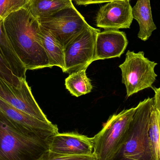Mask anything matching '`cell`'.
I'll return each instance as SVG.
<instances>
[{
    "label": "cell",
    "mask_w": 160,
    "mask_h": 160,
    "mask_svg": "<svg viewBox=\"0 0 160 160\" xmlns=\"http://www.w3.org/2000/svg\"><path fill=\"white\" fill-rule=\"evenodd\" d=\"M135 107L124 110L110 117L102 129L93 139L97 160H111L123 144Z\"/></svg>",
    "instance_id": "cell-4"
},
{
    "label": "cell",
    "mask_w": 160,
    "mask_h": 160,
    "mask_svg": "<svg viewBox=\"0 0 160 160\" xmlns=\"http://www.w3.org/2000/svg\"><path fill=\"white\" fill-rule=\"evenodd\" d=\"M86 70L84 69L72 73L65 79L66 88L72 96L79 97L92 91L93 85L86 76Z\"/></svg>",
    "instance_id": "cell-18"
},
{
    "label": "cell",
    "mask_w": 160,
    "mask_h": 160,
    "mask_svg": "<svg viewBox=\"0 0 160 160\" xmlns=\"http://www.w3.org/2000/svg\"><path fill=\"white\" fill-rule=\"evenodd\" d=\"M49 150L66 156L94 154L93 138L75 132H58L48 139Z\"/></svg>",
    "instance_id": "cell-10"
},
{
    "label": "cell",
    "mask_w": 160,
    "mask_h": 160,
    "mask_svg": "<svg viewBox=\"0 0 160 160\" xmlns=\"http://www.w3.org/2000/svg\"><path fill=\"white\" fill-rule=\"evenodd\" d=\"M31 0H0V21L20 9L26 8Z\"/></svg>",
    "instance_id": "cell-19"
},
{
    "label": "cell",
    "mask_w": 160,
    "mask_h": 160,
    "mask_svg": "<svg viewBox=\"0 0 160 160\" xmlns=\"http://www.w3.org/2000/svg\"><path fill=\"white\" fill-rule=\"evenodd\" d=\"M157 65L146 58L143 52L136 53L128 51L125 61L119 66L128 98L146 88H152L157 77L155 72Z\"/></svg>",
    "instance_id": "cell-5"
},
{
    "label": "cell",
    "mask_w": 160,
    "mask_h": 160,
    "mask_svg": "<svg viewBox=\"0 0 160 160\" xmlns=\"http://www.w3.org/2000/svg\"><path fill=\"white\" fill-rule=\"evenodd\" d=\"M40 37L42 47L49 60V68L54 66L58 67L65 73V67L64 48L49 31L43 28L41 25Z\"/></svg>",
    "instance_id": "cell-15"
},
{
    "label": "cell",
    "mask_w": 160,
    "mask_h": 160,
    "mask_svg": "<svg viewBox=\"0 0 160 160\" xmlns=\"http://www.w3.org/2000/svg\"><path fill=\"white\" fill-rule=\"evenodd\" d=\"M0 99L39 120L50 122L36 101L26 79H22L21 86L17 87L0 76Z\"/></svg>",
    "instance_id": "cell-8"
},
{
    "label": "cell",
    "mask_w": 160,
    "mask_h": 160,
    "mask_svg": "<svg viewBox=\"0 0 160 160\" xmlns=\"http://www.w3.org/2000/svg\"><path fill=\"white\" fill-rule=\"evenodd\" d=\"M0 112L20 130L47 139L59 132L56 125L39 120L0 99Z\"/></svg>",
    "instance_id": "cell-9"
},
{
    "label": "cell",
    "mask_w": 160,
    "mask_h": 160,
    "mask_svg": "<svg viewBox=\"0 0 160 160\" xmlns=\"http://www.w3.org/2000/svg\"><path fill=\"white\" fill-rule=\"evenodd\" d=\"M154 98L140 102L130 123L125 141L111 160H155L148 136Z\"/></svg>",
    "instance_id": "cell-3"
},
{
    "label": "cell",
    "mask_w": 160,
    "mask_h": 160,
    "mask_svg": "<svg viewBox=\"0 0 160 160\" xmlns=\"http://www.w3.org/2000/svg\"><path fill=\"white\" fill-rule=\"evenodd\" d=\"M40 26L38 19L26 8L11 13L3 20L7 37L27 70L49 68L40 39Z\"/></svg>",
    "instance_id": "cell-1"
},
{
    "label": "cell",
    "mask_w": 160,
    "mask_h": 160,
    "mask_svg": "<svg viewBox=\"0 0 160 160\" xmlns=\"http://www.w3.org/2000/svg\"><path fill=\"white\" fill-rule=\"evenodd\" d=\"M0 56L15 76H20L25 72V67L15 53L6 34L3 21H0Z\"/></svg>",
    "instance_id": "cell-17"
},
{
    "label": "cell",
    "mask_w": 160,
    "mask_h": 160,
    "mask_svg": "<svg viewBox=\"0 0 160 160\" xmlns=\"http://www.w3.org/2000/svg\"><path fill=\"white\" fill-rule=\"evenodd\" d=\"M0 76L8 82L17 87H20L22 85V79L12 73L6 63L0 56Z\"/></svg>",
    "instance_id": "cell-21"
},
{
    "label": "cell",
    "mask_w": 160,
    "mask_h": 160,
    "mask_svg": "<svg viewBox=\"0 0 160 160\" xmlns=\"http://www.w3.org/2000/svg\"><path fill=\"white\" fill-rule=\"evenodd\" d=\"M128 41L124 32L106 30L97 34L94 62L120 57L126 49Z\"/></svg>",
    "instance_id": "cell-12"
},
{
    "label": "cell",
    "mask_w": 160,
    "mask_h": 160,
    "mask_svg": "<svg viewBox=\"0 0 160 160\" xmlns=\"http://www.w3.org/2000/svg\"><path fill=\"white\" fill-rule=\"evenodd\" d=\"M48 139L23 132L0 112V160H37L49 150Z\"/></svg>",
    "instance_id": "cell-2"
},
{
    "label": "cell",
    "mask_w": 160,
    "mask_h": 160,
    "mask_svg": "<svg viewBox=\"0 0 160 160\" xmlns=\"http://www.w3.org/2000/svg\"><path fill=\"white\" fill-rule=\"evenodd\" d=\"M37 19L40 25L49 31L64 48L73 38L90 26L74 6Z\"/></svg>",
    "instance_id": "cell-6"
},
{
    "label": "cell",
    "mask_w": 160,
    "mask_h": 160,
    "mask_svg": "<svg viewBox=\"0 0 160 160\" xmlns=\"http://www.w3.org/2000/svg\"><path fill=\"white\" fill-rule=\"evenodd\" d=\"M37 160H97L94 154L91 156H66L48 150Z\"/></svg>",
    "instance_id": "cell-20"
},
{
    "label": "cell",
    "mask_w": 160,
    "mask_h": 160,
    "mask_svg": "<svg viewBox=\"0 0 160 160\" xmlns=\"http://www.w3.org/2000/svg\"><path fill=\"white\" fill-rule=\"evenodd\" d=\"M100 29L91 26L73 38L64 48L65 71L70 74L87 69L94 62L96 38Z\"/></svg>",
    "instance_id": "cell-7"
},
{
    "label": "cell",
    "mask_w": 160,
    "mask_h": 160,
    "mask_svg": "<svg viewBox=\"0 0 160 160\" xmlns=\"http://www.w3.org/2000/svg\"><path fill=\"white\" fill-rule=\"evenodd\" d=\"M73 6L72 0H31L26 8L34 17L39 18Z\"/></svg>",
    "instance_id": "cell-16"
},
{
    "label": "cell",
    "mask_w": 160,
    "mask_h": 160,
    "mask_svg": "<svg viewBox=\"0 0 160 160\" xmlns=\"http://www.w3.org/2000/svg\"><path fill=\"white\" fill-rule=\"evenodd\" d=\"M155 91L148 125V136L155 160H160V88L152 87Z\"/></svg>",
    "instance_id": "cell-14"
},
{
    "label": "cell",
    "mask_w": 160,
    "mask_h": 160,
    "mask_svg": "<svg viewBox=\"0 0 160 160\" xmlns=\"http://www.w3.org/2000/svg\"><path fill=\"white\" fill-rule=\"evenodd\" d=\"M107 3L97 14L96 26L105 30L130 28L133 19L130 2L116 1Z\"/></svg>",
    "instance_id": "cell-11"
},
{
    "label": "cell",
    "mask_w": 160,
    "mask_h": 160,
    "mask_svg": "<svg viewBox=\"0 0 160 160\" xmlns=\"http://www.w3.org/2000/svg\"><path fill=\"white\" fill-rule=\"evenodd\" d=\"M108 2H112V1H125V2H130V0H107Z\"/></svg>",
    "instance_id": "cell-23"
},
{
    "label": "cell",
    "mask_w": 160,
    "mask_h": 160,
    "mask_svg": "<svg viewBox=\"0 0 160 160\" xmlns=\"http://www.w3.org/2000/svg\"><path fill=\"white\" fill-rule=\"evenodd\" d=\"M132 12L133 19L138 22L140 26L138 37L147 41L157 29L152 17L150 0H137Z\"/></svg>",
    "instance_id": "cell-13"
},
{
    "label": "cell",
    "mask_w": 160,
    "mask_h": 160,
    "mask_svg": "<svg viewBox=\"0 0 160 160\" xmlns=\"http://www.w3.org/2000/svg\"><path fill=\"white\" fill-rule=\"evenodd\" d=\"M78 5H88L90 4L108 2L107 0H74Z\"/></svg>",
    "instance_id": "cell-22"
}]
</instances>
